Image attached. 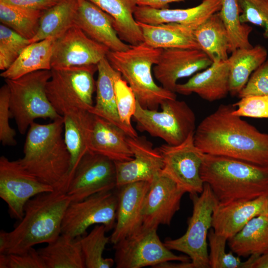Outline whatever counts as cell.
<instances>
[{"label":"cell","mask_w":268,"mask_h":268,"mask_svg":"<svg viewBox=\"0 0 268 268\" xmlns=\"http://www.w3.org/2000/svg\"><path fill=\"white\" fill-rule=\"evenodd\" d=\"M109 51L74 25L56 39L53 48L52 69L97 65L106 57Z\"/></svg>","instance_id":"cell-15"},{"label":"cell","mask_w":268,"mask_h":268,"mask_svg":"<svg viewBox=\"0 0 268 268\" xmlns=\"http://www.w3.org/2000/svg\"><path fill=\"white\" fill-rule=\"evenodd\" d=\"M46 93L56 111L63 118L64 138L70 154L71 176L82 156L88 151V140L95 114L87 88L76 73L67 69H52Z\"/></svg>","instance_id":"cell-2"},{"label":"cell","mask_w":268,"mask_h":268,"mask_svg":"<svg viewBox=\"0 0 268 268\" xmlns=\"http://www.w3.org/2000/svg\"><path fill=\"white\" fill-rule=\"evenodd\" d=\"M51 77V70H41L15 79H5L9 89L11 118L18 130L24 134L37 119L52 121L63 117L55 109L46 93V86Z\"/></svg>","instance_id":"cell-7"},{"label":"cell","mask_w":268,"mask_h":268,"mask_svg":"<svg viewBox=\"0 0 268 268\" xmlns=\"http://www.w3.org/2000/svg\"><path fill=\"white\" fill-rule=\"evenodd\" d=\"M161 111L142 107L137 101L133 118L138 129L163 139L167 144L176 145L195 133L196 116L184 101L167 99L160 105Z\"/></svg>","instance_id":"cell-9"},{"label":"cell","mask_w":268,"mask_h":268,"mask_svg":"<svg viewBox=\"0 0 268 268\" xmlns=\"http://www.w3.org/2000/svg\"><path fill=\"white\" fill-rule=\"evenodd\" d=\"M232 113L239 117L268 119V96H251L233 104Z\"/></svg>","instance_id":"cell-41"},{"label":"cell","mask_w":268,"mask_h":268,"mask_svg":"<svg viewBox=\"0 0 268 268\" xmlns=\"http://www.w3.org/2000/svg\"><path fill=\"white\" fill-rule=\"evenodd\" d=\"M242 23H250L264 29L265 38H268V0H238Z\"/></svg>","instance_id":"cell-40"},{"label":"cell","mask_w":268,"mask_h":268,"mask_svg":"<svg viewBox=\"0 0 268 268\" xmlns=\"http://www.w3.org/2000/svg\"><path fill=\"white\" fill-rule=\"evenodd\" d=\"M29 40L11 29L0 25V69L4 71L16 61Z\"/></svg>","instance_id":"cell-39"},{"label":"cell","mask_w":268,"mask_h":268,"mask_svg":"<svg viewBox=\"0 0 268 268\" xmlns=\"http://www.w3.org/2000/svg\"><path fill=\"white\" fill-rule=\"evenodd\" d=\"M94 3L113 19V25L119 37L134 46L143 42L141 29L134 17L136 0H87Z\"/></svg>","instance_id":"cell-26"},{"label":"cell","mask_w":268,"mask_h":268,"mask_svg":"<svg viewBox=\"0 0 268 268\" xmlns=\"http://www.w3.org/2000/svg\"><path fill=\"white\" fill-rule=\"evenodd\" d=\"M43 12L0 1L1 23L29 40L32 39L38 31Z\"/></svg>","instance_id":"cell-35"},{"label":"cell","mask_w":268,"mask_h":268,"mask_svg":"<svg viewBox=\"0 0 268 268\" xmlns=\"http://www.w3.org/2000/svg\"><path fill=\"white\" fill-rule=\"evenodd\" d=\"M77 8V0H60L54 6L44 11L40 18L38 31L29 40L30 43L60 37L75 25Z\"/></svg>","instance_id":"cell-32"},{"label":"cell","mask_w":268,"mask_h":268,"mask_svg":"<svg viewBox=\"0 0 268 268\" xmlns=\"http://www.w3.org/2000/svg\"><path fill=\"white\" fill-rule=\"evenodd\" d=\"M200 174L220 203L268 196V165L204 154Z\"/></svg>","instance_id":"cell-4"},{"label":"cell","mask_w":268,"mask_h":268,"mask_svg":"<svg viewBox=\"0 0 268 268\" xmlns=\"http://www.w3.org/2000/svg\"><path fill=\"white\" fill-rule=\"evenodd\" d=\"M193 212L188 222L185 234L175 239H167L165 246L170 250L186 254L194 268H208L207 238L212 227V215L218 201L209 186L204 183L202 192L190 194Z\"/></svg>","instance_id":"cell-8"},{"label":"cell","mask_w":268,"mask_h":268,"mask_svg":"<svg viewBox=\"0 0 268 268\" xmlns=\"http://www.w3.org/2000/svg\"><path fill=\"white\" fill-rule=\"evenodd\" d=\"M268 211V196L248 201L218 202L212 215V227L228 240L254 217Z\"/></svg>","instance_id":"cell-20"},{"label":"cell","mask_w":268,"mask_h":268,"mask_svg":"<svg viewBox=\"0 0 268 268\" xmlns=\"http://www.w3.org/2000/svg\"><path fill=\"white\" fill-rule=\"evenodd\" d=\"M229 72L228 59L213 62L186 82L178 83L175 92L184 95L194 93L209 102L222 99L229 93Z\"/></svg>","instance_id":"cell-24"},{"label":"cell","mask_w":268,"mask_h":268,"mask_svg":"<svg viewBox=\"0 0 268 268\" xmlns=\"http://www.w3.org/2000/svg\"><path fill=\"white\" fill-rule=\"evenodd\" d=\"M162 50L142 42L131 45L126 51H109L106 56L131 87L139 104L149 110H158L165 100L177 97L176 93L156 84L152 75V67L157 63Z\"/></svg>","instance_id":"cell-6"},{"label":"cell","mask_w":268,"mask_h":268,"mask_svg":"<svg viewBox=\"0 0 268 268\" xmlns=\"http://www.w3.org/2000/svg\"><path fill=\"white\" fill-rule=\"evenodd\" d=\"M60 0H0L3 2L34 10L44 11L58 3Z\"/></svg>","instance_id":"cell-45"},{"label":"cell","mask_w":268,"mask_h":268,"mask_svg":"<svg viewBox=\"0 0 268 268\" xmlns=\"http://www.w3.org/2000/svg\"><path fill=\"white\" fill-rule=\"evenodd\" d=\"M184 0H136L137 5L147 6L154 8H168V4L172 2Z\"/></svg>","instance_id":"cell-46"},{"label":"cell","mask_w":268,"mask_h":268,"mask_svg":"<svg viewBox=\"0 0 268 268\" xmlns=\"http://www.w3.org/2000/svg\"><path fill=\"white\" fill-rule=\"evenodd\" d=\"M114 86L117 108L120 121L129 136L136 137L138 134L131 123V119L136 109V97L128 82L117 71L115 76Z\"/></svg>","instance_id":"cell-37"},{"label":"cell","mask_w":268,"mask_h":268,"mask_svg":"<svg viewBox=\"0 0 268 268\" xmlns=\"http://www.w3.org/2000/svg\"><path fill=\"white\" fill-rule=\"evenodd\" d=\"M9 245L8 232L1 230L0 232V254H6Z\"/></svg>","instance_id":"cell-48"},{"label":"cell","mask_w":268,"mask_h":268,"mask_svg":"<svg viewBox=\"0 0 268 268\" xmlns=\"http://www.w3.org/2000/svg\"><path fill=\"white\" fill-rule=\"evenodd\" d=\"M143 42L156 49H201L192 27L176 23L149 24L137 22Z\"/></svg>","instance_id":"cell-25"},{"label":"cell","mask_w":268,"mask_h":268,"mask_svg":"<svg viewBox=\"0 0 268 268\" xmlns=\"http://www.w3.org/2000/svg\"><path fill=\"white\" fill-rule=\"evenodd\" d=\"M54 190L25 169L18 159L0 157V197L7 204L11 217L21 220L25 205L31 198Z\"/></svg>","instance_id":"cell-13"},{"label":"cell","mask_w":268,"mask_h":268,"mask_svg":"<svg viewBox=\"0 0 268 268\" xmlns=\"http://www.w3.org/2000/svg\"><path fill=\"white\" fill-rule=\"evenodd\" d=\"M212 63L201 49H163L153 70L155 77L162 86L176 93L179 79L190 76L204 69Z\"/></svg>","instance_id":"cell-17"},{"label":"cell","mask_w":268,"mask_h":268,"mask_svg":"<svg viewBox=\"0 0 268 268\" xmlns=\"http://www.w3.org/2000/svg\"><path fill=\"white\" fill-rule=\"evenodd\" d=\"M207 239L210 247L208 254L209 265L211 268H251L255 259L259 256L251 255L246 261L242 262L232 252L226 253V243L228 239L216 234L213 229L209 230Z\"/></svg>","instance_id":"cell-38"},{"label":"cell","mask_w":268,"mask_h":268,"mask_svg":"<svg viewBox=\"0 0 268 268\" xmlns=\"http://www.w3.org/2000/svg\"><path fill=\"white\" fill-rule=\"evenodd\" d=\"M56 39L51 38L30 43L0 76L15 79L35 71L51 70L53 48Z\"/></svg>","instance_id":"cell-28"},{"label":"cell","mask_w":268,"mask_h":268,"mask_svg":"<svg viewBox=\"0 0 268 268\" xmlns=\"http://www.w3.org/2000/svg\"><path fill=\"white\" fill-rule=\"evenodd\" d=\"M63 118L30 126L24 145L22 166L44 184L67 191L71 157L64 138Z\"/></svg>","instance_id":"cell-3"},{"label":"cell","mask_w":268,"mask_h":268,"mask_svg":"<svg viewBox=\"0 0 268 268\" xmlns=\"http://www.w3.org/2000/svg\"><path fill=\"white\" fill-rule=\"evenodd\" d=\"M0 268H46L38 250L33 247L21 254H0Z\"/></svg>","instance_id":"cell-43"},{"label":"cell","mask_w":268,"mask_h":268,"mask_svg":"<svg viewBox=\"0 0 268 268\" xmlns=\"http://www.w3.org/2000/svg\"><path fill=\"white\" fill-rule=\"evenodd\" d=\"M238 96L240 98L251 96H268V60L252 73Z\"/></svg>","instance_id":"cell-44"},{"label":"cell","mask_w":268,"mask_h":268,"mask_svg":"<svg viewBox=\"0 0 268 268\" xmlns=\"http://www.w3.org/2000/svg\"><path fill=\"white\" fill-rule=\"evenodd\" d=\"M219 13L228 33L229 52L239 48H252L249 38L253 28L241 22L238 0H222Z\"/></svg>","instance_id":"cell-34"},{"label":"cell","mask_w":268,"mask_h":268,"mask_svg":"<svg viewBox=\"0 0 268 268\" xmlns=\"http://www.w3.org/2000/svg\"><path fill=\"white\" fill-rule=\"evenodd\" d=\"M116 188L115 162L88 150L77 165L66 193L71 202L79 201L94 194Z\"/></svg>","instance_id":"cell-14"},{"label":"cell","mask_w":268,"mask_h":268,"mask_svg":"<svg viewBox=\"0 0 268 268\" xmlns=\"http://www.w3.org/2000/svg\"><path fill=\"white\" fill-rule=\"evenodd\" d=\"M233 104H221L205 117L194 134L203 153L268 165V134L234 115Z\"/></svg>","instance_id":"cell-1"},{"label":"cell","mask_w":268,"mask_h":268,"mask_svg":"<svg viewBox=\"0 0 268 268\" xmlns=\"http://www.w3.org/2000/svg\"><path fill=\"white\" fill-rule=\"evenodd\" d=\"M128 136L120 127L95 115L88 140V150L114 161H129L133 159V153Z\"/></svg>","instance_id":"cell-23"},{"label":"cell","mask_w":268,"mask_h":268,"mask_svg":"<svg viewBox=\"0 0 268 268\" xmlns=\"http://www.w3.org/2000/svg\"><path fill=\"white\" fill-rule=\"evenodd\" d=\"M194 134L181 144L166 143L157 149L163 161L161 174L172 180L185 193L199 194L203 189L200 169L205 153L195 145Z\"/></svg>","instance_id":"cell-11"},{"label":"cell","mask_w":268,"mask_h":268,"mask_svg":"<svg viewBox=\"0 0 268 268\" xmlns=\"http://www.w3.org/2000/svg\"><path fill=\"white\" fill-rule=\"evenodd\" d=\"M201 50L212 62L226 61L229 53V40L219 11L205 20L194 30Z\"/></svg>","instance_id":"cell-31"},{"label":"cell","mask_w":268,"mask_h":268,"mask_svg":"<svg viewBox=\"0 0 268 268\" xmlns=\"http://www.w3.org/2000/svg\"><path fill=\"white\" fill-rule=\"evenodd\" d=\"M9 97V87L5 83L0 89V140L3 145L15 146L16 132L9 124L11 117Z\"/></svg>","instance_id":"cell-42"},{"label":"cell","mask_w":268,"mask_h":268,"mask_svg":"<svg viewBox=\"0 0 268 268\" xmlns=\"http://www.w3.org/2000/svg\"><path fill=\"white\" fill-rule=\"evenodd\" d=\"M71 202L64 189L31 198L25 205L22 218L8 232L9 245L6 254L23 253L36 245L55 241L61 234L62 221Z\"/></svg>","instance_id":"cell-5"},{"label":"cell","mask_w":268,"mask_h":268,"mask_svg":"<svg viewBox=\"0 0 268 268\" xmlns=\"http://www.w3.org/2000/svg\"><path fill=\"white\" fill-rule=\"evenodd\" d=\"M117 205V195L113 191L71 202L64 214L61 233L75 238L80 237L94 224L104 225L107 232L111 230L116 225Z\"/></svg>","instance_id":"cell-12"},{"label":"cell","mask_w":268,"mask_h":268,"mask_svg":"<svg viewBox=\"0 0 268 268\" xmlns=\"http://www.w3.org/2000/svg\"><path fill=\"white\" fill-rule=\"evenodd\" d=\"M231 251L239 257L260 256L268 250V211L250 220L228 240Z\"/></svg>","instance_id":"cell-27"},{"label":"cell","mask_w":268,"mask_h":268,"mask_svg":"<svg viewBox=\"0 0 268 268\" xmlns=\"http://www.w3.org/2000/svg\"><path fill=\"white\" fill-rule=\"evenodd\" d=\"M38 250L46 268H85L79 237L61 234Z\"/></svg>","instance_id":"cell-33"},{"label":"cell","mask_w":268,"mask_h":268,"mask_svg":"<svg viewBox=\"0 0 268 268\" xmlns=\"http://www.w3.org/2000/svg\"><path fill=\"white\" fill-rule=\"evenodd\" d=\"M106 232L104 225L97 224L89 233L79 237L85 268H111L115 264L113 259L103 256L110 240V237L105 235Z\"/></svg>","instance_id":"cell-36"},{"label":"cell","mask_w":268,"mask_h":268,"mask_svg":"<svg viewBox=\"0 0 268 268\" xmlns=\"http://www.w3.org/2000/svg\"><path fill=\"white\" fill-rule=\"evenodd\" d=\"M185 193L170 178L160 172L150 183L142 208V229L170 225L180 209L181 199Z\"/></svg>","instance_id":"cell-16"},{"label":"cell","mask_w":268,"mask_h":268,"mask_svg":"<svg viewBox=\"0 0 268 268\" xmlns=\"http://www.w3.org/2000/svg\"><path fill=\"white\" fill-rule=\"evenodd\" d=\"M97 71L96 102L93 106V113L106 119L125 132L116 105L114 78L117 70L105 57L97 64Z\"/></svg>","instance_id":"cell-29"},{"label":"cell","mask_w":268,"mask_h":268,"mask_svg":"<svg viewBox=\"0 0 268 268\" xmlns=\"http://www.w3.org/2000/svg\"><path fill=\"white\" fill-rule=\"evenodd\" d=\"M251 268H268V250L255 259Z\"/></svg>","instance_id":"cell-47"},{"label":"cell","mask_w":268,"mask_h":268,"mask_svg":"<svg viewBox=\"0 0 268 268\" xmlns=\"http://www.w3.org/2000/svg\"><path fill=\"white\" fill-rule=\"evenodd\" d=\"M150 182H135L118 188L116 225L110 237L115 244L142 229V208Z\"/></svg>","instance_id":"cell-19"},{"label":"cell","mask_w":268,"mask_h":268,"mask_svg":"<svg viewBox=\"0 0 268 268\" xmlns=\"http://www.w3.org/2000/svg\"><path fill=\"white\" fill-rule=\"evenodd\" d=\"M222 0H203L199 5L184 9L154 8L137 5L134 12L135 20L149 24L176 23L195 30L209 16L219 11Z\"/></svg>","instance_id":"cell-22"},{"label":"cell","mask_w":268,"mask_h":268,"mask_svg":"<svg viewBox=\"0 0 268 268\" xmlns=\"http://www.w3.org/2000/svg\"><path fill=\"white\" fill-rule=\"evenodd\" d=\"M157 228L141 229L114 244L117 268H156L169 261L190 262L187 256H178L162 243Z\"/></svg>","instance_id":"cell-10"},{"label":"cell","mask_w":268,"mask_h":268,"mask_svg":"<svg viewBox=\"0 0 268 268\" xmlns=\"http://www.w3.org/2000/svg\"><path fill=\"white\" fill-rule=\"evenodd\" d=\"M267 49L261 45L239 48L231 52L229 65V93L238 95L252 73L267 60Z\"/></svg>","instance_id":"cell-30"},{"label":"cell","mask_w":268,"mask_h":268,"mask_svg":"<svg viewBox=\"0 0 268 268\" xmlns=\"http://www.w3.org/2000/svg\"><path fill=\"white\" fill-rule=\"evenodd\" d=\"M128 141L133 158L129 161H114L116 172V188L139 181L151 182L163 167L162 156L157 148L144 136L131 137Z\"/></svg>","instance_id":"cell-18"},{"label":"cell","mask_w":268,"mask_h":268,"mask_svg":"<svg viewBox=\"0 0 268 268\" xmlns=\"http://www.w3.org/2000/svg\"><path fill=\"white\" fill-rule=\"evenodd\" d=\"M75 25L89 38L107 47L110 51H124L130 45L118 36L113 18L97 5L87 0H77Z\"/></svg>","instance_id":"cell-21"}]
</instances>
